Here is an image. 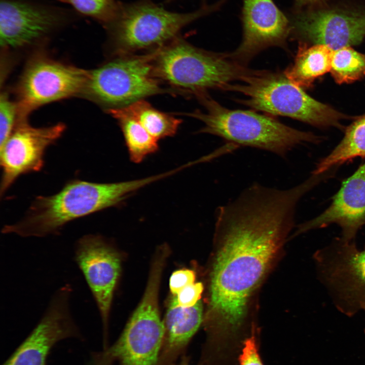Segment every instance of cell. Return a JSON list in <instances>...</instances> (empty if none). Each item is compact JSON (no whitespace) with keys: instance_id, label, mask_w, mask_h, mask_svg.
Masks as SVG:
<instances>
[{"instance_id":"24","label":"cell","mask_w":365,"mask_h":365,"mask_svg":"<svg viewBox=\"0 0 365 365\" xmlns=\"http://www.w3.org/2000/svg\"><path fill=\"white\" fill-rule=\"evenodd\" d=\"M71 5L78 13L90 17L103 26L114 17L119 2L116 0H57Z\"/></svg>"},{"instance_id":"25","label":"cell","mask_w":365,"mask_h":365,"mask_svg":"<svg viewBox=\"0 0 365 365\" xmlns=\"http://www.w3.org/2000/svg\"><path fill=\"white\" fill-rule=\"evenodd\" d=\"M18 118L17 105L8 93H1L0 97V148L8 139Z\"/></svg>"},{"instance_id":"13","label":"cell","mask_w":365,"mask_h":365,"mask_svg":"<svg viewBox=\"0 0 365 365\" xmlns=\"http://www.w3.org/2000/svg\"><path fill=\"white\" fill-rule=\"evenodd\" d=\"M72 291L71 285L66 283L54 293L39 322L3 365H46L58 342L83 339L71 312Z\"/></svg>"},{"instance_id":"5","label":"cell","mask_w":365,"mask_h":365,"mask_svg":"<svg viewBox=\"0 0 365 365\" xmlns=\"http://www.w3.org/2000/svg\"><path fill=\"white\" fill-rule=\"evenodd\" d=\"M221 2L204 4L189 13L168 11L152 0L119 3L113 19L104 26L114 56L159 48L179 35L194 21L218 9Z\"/></svg>"},{"instance_id":"10","label":"cell","mask_w":365,"mask_h":365,"mask_svg":"<svg viewBox=\"0 0 365 365\" xmlns=\"http://www.w3.org/2000/svg\"><path fill=\"white\" fill-rule=\"evenodd\" d=\"M88 71L44 56L32 58L17 87V119L44 104L82 95Z\"/></svg>"},{"instance_id":"16","label":"cell","mask_w":365,"mask_h":365,"mask_svg":"<svg viewBox=\"0 0 365 365\" xmlns=\"http://www.w3.org/2000/svg\"><path fill=\"white\" fill-rule=\"evenodd\" d=\"M241 21L242 42L229 54L243 65L267 48L284 47L290 34L289 18L273 0H243Z\"/></svg>"},{"instance_id":"17","label":"cell","mask_w":365,"mask_h":365,"mask_svg":"<svg viewBox=\"0 0 365 365\" xmlns=\"http://www.w3.org/2000/svg\"><path fill=\"white\" fill-rule=\"evenodd\" d=\"M335 224L341 229V238L354 241L365 225V163L342 183L330 206L320 214L299 225L295 235Z\"/></svg>"},{"instance_id":"15","label":"cell","mask_w":365,"mask_h":365,"mask_svg":"<svg viewBox=\"0 0 365 365\" xmlns=\"http://www.w3.org/2000/svg\"><path fill=\"white\" fill-rule=\"evenodd\" d=\"M65 130V126L61 123L35 127L26 119H17L11 134L0 148L1 196L20 176L42 169L47 149Z\"/></svg>"},{"instance_id":"30","label":"cell","mask_w":365,"mask_h":365,"mask_svg":"<svg viewBox=\"0 0 365 365\" xmlns=\"http://www.w3.org/2000/svg\"><path fill=\"white\" fill-rule=\"evenodd\" d=\"M87 365H114L104 358L99 353H94L90 361Z\"/></svg>"},{"instance_id":"7","label":"cell","mask_w":365,"mask_h":365,"mask_svg":"<svg viewBox=\"0 0 365 365\" xmlns=\"http://www.w3.org/2000/svg\"><path fill=\"white\" fill-rule=\"evenodd\" d=\"M155 50L143 54L114 56L100 66L88 70L82 95L106 111L126 107L156 94L177 93L162 87L155 76Z\"/></svg>"},{"instance_id":"22","label":"cell","mask_w":365,"mask_h":365,"mask_svg":"<svg viewBox=\"0 0 365 365\" xmlns=\"http://www.w3.org/2000/svg\"><path fill=\"white\" fill-rule=\"evenodd\" d=\"M121 108L158 140L174 136L182 123V120L155 108L144 99Z\"/></svg>"},{"instance_id":"14","label":"cell","mask_w":365,"mask_h":365,"mask_svg":"<svg viewBox=\"0 0 365 365\" xmlns=\"http://www.w3.org/2000/svg\"><path fill=\"white\" fill-rule=\"evenodd\" d=\"M71 19L59 8L24 0H1V46L9 50L34 46Z\"/></svg>"},{"instance_id":"23","label":"cell","mask_w":365,"mask_h":365,"mask_svg":"<svg viewBox=\"0 0 365 365\" xmlns=\"http://www.w3.org/2000/svg\"><path fill=\"white\" fill-rule=\"evenodd\" d=\"M330 72L339 84L350 83L365 76V54L351 47L334 50Z\"/></svg>"},{"instance_id":"27","label":"cell","mask_w":365,"mask_h":365,"mask_svg":"<svg viewBox=\"0 0 365 365\" xmlns=\"http://www.w3.org/2000/svg\"><path fill=\"white\" fill-rule=\"evenodd\" d=\"M194 271L190 269H180L174 271L169 279V287L171 293L176 295L182 289L195 282Z\"/></svg>"},{"instance_id":"26","label":"cell","mask_w":365,"mask_h":365,"mask_svg":"<svg viewBox=\"0 0 365 365\" xmlns=\"http://www.w3.org/2000/svg\"><path fill=\"white\" fill-rule=\"evenodd\" d=\"M203 290V286L201 282H195L184 287L174 296L178 305L189 307L200 301Z\"/></svg>"},{"instance_id":"32","label":"cell","mask_w":365,"mask_h":365,"mask_svg":"<svg viewBox=\"0 0 365 365\" xmlns=\"http://www.w3.org/2000/svg\"><path fill=\"white\" fill-rule=\"evenodd\" d=\"M176 0H165V3H169Z\"/></svg>"},{"instance_id":"20","label":"cell","mask_w":365,"mask_h":365,"mask_svg":"<svg viewBox=\"0 0 365 365\" xmlns=\"http://www.w3.org/2000/svg\"><path fill=\"white\" fill-rule=\"evenodd\" d=\"M357 157L365 158V115L346 128L341 141L319 161L312 174L322 173Z\"/></svg>"},{"instance_id":"6","label":"cell","mask_w":365,"mask_h":365,"mask_svg":"<svg viewBox=\"0 0 365 365\" xmlns=\"http://www.w3.org/2000/svg\"><path fill=\"white\" fill-rule=\"evenodd\" d=\"M223 90L242 93L238 101L256 111L286 116L319 127L342 128L344 114L312 98L289 80L284 73L252 70L241 81Z\"/></svg>"},{"instance_id":"18","label":"cell","mask_w":365,"mask_h":365,"mask_svg":"<svg viewBox=\"0 0 365 365\" xmlns=\"http://www.w3.org/2000/svg\"><path fill=\"white\" fill-rule=\"evenodd\" d=\"M202 320L200 301L193 306L182 307L178 305L174 296L163 321L165 334L158 365H172L184 356Z\"/></svg>"},{"instance_id":"11","label":"cell","mask_w":365,"mask_h":365,"mask_svg":"<svg viewBox=\"0 0 365 365\" xmlns=\"http://www.w3.org/2000/svg\"><path fill=\"white\" fill-rule=\"evenodd\" d=\"M289 20L290 35L301 44L336 50L357 45L365 37V10L361 9L311 7L297 9Z\"/></svg>"},{"instance_id":"4","label":"cell","mask_w":365,"mask_h":365,"mask_svg":"<svg viewBox=\"0 0 365 365\" xmlns=\"http://www.w3.org/2000/svg\"><path fill=\"white\" fill-rule=\"evenodd\" d=\"M197 98L205 111L184 115L203 123L204 127L198 132L218 136L238 147L258 148L283 157L297 145L321 141V137L312 133L294 129L267 115L226 108L207 93Z\"/></svg>"},{"instance_id":"12","label":"cell","mask_w":365,"mask_h":365,"mask_svg":"<svg viewBox=\"0 0 365 365\" xmlns=\"http://www.w3.org/2000/svg\"><path fill=\"white\" fill-rule=\"evenodd\" d=\"M74 260L82 272L98 308L102 324L104 348L107 345L109 319L121 259L102 236L89 234L75 244Z\"/></svg>"},{"instance_id":"19","label":"cell","mask_w":365,"mask_h":365,"mask_svg":"<svg viewBox=\"0 0 365 365\" xmlns=\"http://www.w3.org/2000/svg\"><path fill=\"white\" fill-rule=\"evenodd\" d=\"M333 51L324 45L301 44L294 63L284 74L297 86L308 88L315 79L330 71Z\"/></svg>"},{"instance_id":"1","label":"cell","mask_w":365,"mask_h":365,"mask_svg":"<svg viewBox=\"0 0 365 365\" xmlns=\"http://www.w3.org/2000/svg\"><path fill=\"white\" fill-rule=\"evenodd\" d=\"M297 188L254 184L217 211L218 241L205 317L214 341L242 326L250 299L268 272L294 224L302 198Z\"/></svg>"},{"instance_id":"21","label":"cell","mask_w":365,"mask_h":365,"mask_svg":"<svg viewBox=\"0 0 365 365\" xmlns=\"http://www.w3.org/2000/svg\"><path fill=\"white\" fill-rule=\"evenodd\" d=\"M118 122L124 136L130 160L139 163L159 150L158 140L122 108L106 111Z\"/></svg>"},{"instance_id":"3","label":"cell","mask_w":365,"mask_h":365,"mask_svg":"<svg viewBox=\"0 0 365 365\" xmlns=\"http://www.w3.org/2000/svg\"><path fill=\"white\" fill-rule=\"evenodd\" d=\"M153 67L161 83L168 85L178 94L196 97L209 89L223 90L252 71L229 54L197 48L179 35L155 50Z\"/></svg>"},{"instance_id":"31","label":"cell","mask_w":365,"mask_h":365,"mask_svg":"<svg viewBox=\"0 0 365 365\" xmlns=\"http://www.w3.org/2000/svg\"><path fill=\"white\" fill-rule=\"evenodd\" d=\"M172 365H192L189 362V359L185 355L181 357V361L179 363L175 362Z\"/></svg>"},{"instance_id":"9","label":"cell","mask_w":365,"mask_h":365,"mask_svg":"<svg viewBox=\"0 0 365 365\" xmlns=\"http://www.w3.org/2000/svg\"><path fill=\"white\" fill-rule=\"evenodd\" d=\"M320 279L342 313L352 316L365 307V248L337 238L314 255Z\"/></svg>"},{"instance_id":"2","label":"cell","mask_w":365,"mask_h":365,"mask_svg":"<svg viewBox=\"0 0 365 365\" xmlns=\"http://www.w3.org/2000/svg\"><path fill=\"white\" fill-rule=\"evenodd\" d=\"M160 179L157 174L110 183L72 180L55 194L37 197L24 218L5 225L2 233L25 238L57 235L69 222L117 206L135 192Z\"/></svg>"},{"instance_id":"8","label":"cell","mask_w":365,"mask_h":365,"mask_svg":"<svg viewBox=\"0 0 365 365\" xmlns=\"http://www.w3.org/2000/svg\"><path fill=\"white\" fill-rule=\"evenodd\" d=\"M162 269L153 266L142 300L121 335L100 352L114 365H158L165 334L158 304Z\"/></svg>"},{"instance_id":"28","label":"cell","mask_w":365,"mask_h":365,"mask_svg":"<svg viewBox=\"0 0 365 365\" xmlns=\"http://www.w3.org/2000/svg\"><path fill=\"white\" fill-rule=\"evenodd\" d=\"M239 365H263L253 336L247 338L244 342L239 357Z\"/></svg>"},{"instance_id":"29","label":"cell","mask_w":365,"mask_h":365,"mask_svg":"<svg viewBox=\"0 0 365 365\" xmlns=\"http://www.w3.org/2000/svg\"><path fill=\"white\" fill-rule=\"evenodd\" d=\"M325 0H295V6L297 9L320 6L323 4Z\"/></svg>"},{"instance_id":"33","label":"cell","mask_w":365,"mask_h":365,"mask_svg":"<svg viewBox=\"0 0 365 365\" xmlns=\"http://www.w3.org/2000/svg\"><path fill=\"white\" fill-rule=\"evenodd\" d=\"M363 310L365 311V307H364V308Z\"/></svg>"}]
</instances>
